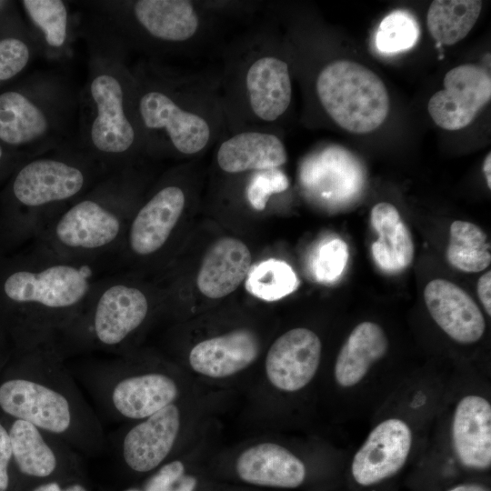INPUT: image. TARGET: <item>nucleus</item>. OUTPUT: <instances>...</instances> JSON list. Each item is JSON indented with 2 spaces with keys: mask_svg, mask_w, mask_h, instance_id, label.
<instances>
[{
  "mask_svg": "<svg viewBox=\"0 0 491 491\" xmlns=\"http://www.w3.org/2000/svg\"><path fill=\"white\" fill-rule=\"evenodd\" d=\"M70 105L61 84L39 76L0 92V143L29 157L40 155L62 130Z\"/></svg>",
  "mask_w": 491,
  "mask_h": 491,
  "instance_id": "6e6552de",
  "label": "nucleus"
},
{
  "mask_svg": "<svg viewBox=\"0 0 491 491\" xmlns=\"http://www.w3.org/2000/svg\"><path fill=\"white\" fill-rule=\"evenodd\" d=\"M99 263L33 246L0 254V326L15 351L57 338L85 305L99 278Z\"/></svg>",
  "mask_w": 491,
  "mask_h": 491,
  "instance_id": "f257e3e1",
  "label": "nucleus"
},
{
  "mask_svg": "<svg viewBox=\"0 0 491 491\" xmlns=\"http://www.w3.org/2000/svg\"><path fill=\"white\" fill-rule=\"evenodd\" d=\"M3 418L21 489L26 481L34 485L56 479L61 471L76 463L75 450L60 438L27 421Z\"/></svg>",
  "mask_w": 491,
  "mask_h": 491,
  "instance_id": "4468645a",
  "label": "nucleus"
},
{
  "mask_svg": "<svg viewBox=\"0 0 491 491\" xmlns=\"http://www.w3.org/2000/svg\"><path fill=\"white\" fill-rule=\"evenodd\" d=\"M299 280L285 261L268 259L251 266L246 278V289L266 301L279 300L297 289Z\"/></svg>",
  "mask_w": 491,
  "mask_h": 491,
  "instance_id": "c85d7f7f",
  "label": "nucleus"
},
{
  "mask_svg": "<svg viewBox=\"0 0 491 491\" xmlns=\"http://www.w3.org/2000/svg\"><path fill=\"white\" fill-rule=\"evenodd\" d=\"M322 344L312 330L296 327L280 336L270 346L266 373L277 389L295 392L314 378L321 359Z\"/></svg>",
  "mask_w": 491,
  "mask_h": 491,
  "instance_id": "a211bd4d",
  "label": "nucleus"
},
{
  "mask_svg": "<svg viewBox=\"0 0 491 491\" xmlns=\"http://www.w3.org/2000/svg\"><path fill=\"white\" fill-rule=\"evenodd\" d=\"M491 154L490 152L486 156L484 163H483V171L486 177V182L488 186V188H491Z\"/></svg>",
  "mask_w": 491,
  "mask_h": 491,
  "instance_id": "79ce46f5",
  "label": "nucleus"
},
{
  "mask_svg": "<svg viewBox=\"0 0 491 491\" xmlns=\"http://www.w3.org/2000/svg\"><path fill=\"white\" fill-rule=\"evenodd\" d=\"M184 466L180 461L171 462L163 466L148 482L145 491H178L174 485L182 477Z\"/></svg>",
  "mask_w": 491,
  "mask_h": 491,
  "instance_id": "c9c22d12",
  "label": "nucleus"
},
{
  "mask_svg": "<svg viewBox=\"0 0 491 491\" xmlns=\"http://www.w3.org/2000/svg\"><path fill=\"white\" fill-rule=\"evenodd\" d=\"M78 376L107 419L138 421L175 403L179 395L169 375L150 370L132 373L124 359L87 364Z\"/></svg>",
  "mask_w": 491,
  "mask_h": 491,
  "instance_id": "1a4fd4ad",
  "label": "nucleus"
},
{
  "mask_svg": "<svg viewBox=\"0 0 491 491\" xmlns=\"http://www.w3.org/2000/svg\"><path fill=\"white\" fill-rule=\"evenodd\" d=\"M6 424L0 416V491H20Z\"/></svg>",
  "mask_w": 491,
  "mask_h": 491,
  "instance_id": "f704fd0d",
  "label": "nucleus"
},
{
  "mask_svg": "<svg viewBox=\"0 0 491 491\" xmlns=\"http://www.w3.org/2000/svg\"><path fill=\"white\" fill-rule=\"evenodd\" d=\"M115 45H94L81 104L84 153L106 172L125 168L131 156L144 149L135 106V75Z\"/></svg>",
  "mask_w": 491,
  "mask_h": 491,
  "instance_id": "20e7f679",
  "label": "nucleus"
},
{
  "mask_svg": "<svg viewBox=\"0 0 491 491\" xmlns=\"http://www.w3.org/2000/svg\"><path fill=\"white\" fill-rule=\"evenodd\" d=\"M27 491H88L85 486L78 481L66 484L60 480L52 479L34 485H30Z\"/></svg>",
  "mask_w": 491,
  "mask_h": 491,
  "instance_id": "4c0bfd02",
  "label": "nucleus"
},
{
  "mask_svg": "<svg viewBox=\"0 0 491 491\" xmlns=\"http://www.w3.org/2000/svg\"><path fill=\"white\" fill-rule=\"evenodd\" d=\"M30 158L25 154L12 150L0 143V185L5 182L15 168Z\"/></svg>",
  "mask_w": 491,
  "mask_h": 491,
  "instance_id": "e433bc0d",
  "label": "nucleus"
},
{
  "mask_svg": "<svg viewBox=\"0 0 491 491\" xmlns=\"http://www.w3.org/2000/svg\"><path fill=\"white\" fill-rule=\"evenodd\" d=\"M447 491H489L483 486L476 484H462L450 488Z\"/></svg>",
  "mask_w": 491,
  "mask_h": 491,
  "instance_id": "a19ab883",
  "label": "nucleus"
},
{
  "mask_svg": "<svg viewBox=\"0 0 491 491\" xmlns=\"http://www.w3.org/2000/svg\"><path fill=\"white\" fill-rule=\"evenodd\" d=\"M150 312V297L136 283L115 275L99 277L77 316L56 341L65 356L93 350L121 353Z\"/></svg>",
  "mask_w": 491,
  "mask_h": 491,
  "instance_id": "0eeeda50",
  "label": "nucleus"
},
{
  "mask_svg": "<svg viewBox=\"0 0 491 491\" xmlns=\"http://www.w3.org/2000/svg\"><path fill=\"white\" fill-rule=\"evenodd\" d=\"M444 89L428 101V113L441 128L449 131L467 126L490 101L491 78L482 67L465 64L450 69Z\"/></svg>",
  "mask_w": 491,
  "mask_h": 491,
  "instance_id": "2eb2a0df",
  "label": "nucleus"
},
{
  "mask_svg": "<svg viewBox=\"0 0 491 491\" xmlns=\"http://www.w3.org/2000/svg\"><path fill=\"white\" fill-rule=\"evenodd\" d=\"M34 54V43L19 17L0 25V86L22 74Z\"/></svg>",
  "mask_w": 491,
  "mask_h": 491,
  "instance_id": "7c9ffc66",
  "label": "nucleus"
},
{
  "mask_svg": "<svg viewBox=\"0 0 491 491\" xmlns=\"http://www.w3.org/2000/svg\"><path fill=\"white\" fill-rule=\"evenodd\" d=\"M418 36L419 26L416 18L406 11L396 10L380 23L376 45L382 53H397L412 48Z\"/></svg>",
  "mask_w": 491,
  "mask_h": 491,
  "instance_id": "2f4dec72",
  "label": "nucleus"
},
{
  "mask_svg": "<svg viewBox=\"0 0 491 491\" xmlns=\"http://www.w3.org/2000/svg\"><path fill=\"white\" fill-rule=\"evenodd\" d=\"M105 173L84 152L40 155L21 163L0 193V254L34 241Z\"/></svg>",
  "mask_w": 491,
  "mask_h": 491,
  "instance_id": "7ed1b4c3",
  "label": "nucleus"
},
{
  "mask_svg": "<svg viewBox=\"0 0 491 491\" xmlns=\"http://www.w3.org/2000/svg\"><path fill=\"white\" fill-rule=\"evenodd\" d=\"M135 114L146 149H164L191 156L213 143L225 107L210 90L160 73L138 71Z\"/></svg>",
  "mask_w": 491,
  "mask_h": 491,
  "instance_id": "39448f33",
  "label": "nucleus"
},
{
  "mask_svg": "<svg viewBox=\"0 0 491 491\" xmlns=\"http://www.w3.org/2000/svg\"><path fill=\"white\" fill-rule=\"evenodd\" d=\"M235 467L243 481L257 486L295 488L306 478L304 463L275 443L247 448L238 456Z\"/></svg>",
  "mask_w": 491,
  "mask_h": 491,
  "instance_id": "b1692460",
  "label": "nucleus"
},
{
  "mask_svg": "<svg viewBox=\"0 0 491 491\" xmlns=\"http://www.w3.org/2000/svg\"><path fill=\"white\" fill-rule=\"evenodd\" d=\"M21 5L45 45L62 49L69 34V13L61 0H23Z\"/></svg>",
  "mask_w": 491,
  "mask_h": 491,
  "instance_id": "c756f323",
  "label": "nucleus"
},
{
  "mask_svg": "<svg viewBox=\"0 0 491 491\" xmlns=\"http://www.w3.org/2000/svg\"><path fill=\"white\" fill-rule=\"evenodd\" d=\"M318 100L340 127L355 134L378 128L389 112L385 84L369 68L352 61L329 63L316 82Z\"/></svg>",
  "mask_w": 491,
  "mask_h": 491,
  "instance_id": "9d476101",
  "label": "nucleus"
},
{
  "mask_svg": "<svg viewBox=\"0 0 491 491\" xmlns=\"http://www.w3.org/2000/svg\"><path fill=\"white\" fill-rule=\"evenodd\" d=\"M477 295L487 315L491 316V271L483 274L477 281Z\"/></svg>",
  "mask_w": 491,
  "mask_h": 491,
  "instance_id": "58836bf2",
  "label": "nucleus"
},
{
  "mask_svg": "<svg viewBox=\"0 0 491 491\" xmlns=\"http://www.w3.org/2000/svg\"><path fill=\"white\" fill-rule=\"evenodd\" d=\"M453 451L461 465L482 470L491 465V405L478 395L456 404L451 425Z\"/></svg>",
  "mask_w": 491,
  "mask_h": 491,
  "instance_id": "aec40b11",
  "label": "nucleus"
},
{
  "mask_svg": "<svg viewBox=\"0 0 491 491\" xmlns=\"http://www.w3.org/2000/svg\"><path fill=\"white\" fill-rule=\"evenodd\" d=\"M481 9L479 0H435L427 11L428 31L437 42L454 45L468 35Z\"/></svg>",
  "mask_w": 491,
  "mask_h": 491,
  "instance_id": "bb28decb",
  "label": "nucleus"
},
{
  "mask_svg": "<svg viewBox=\"0 0 491 491\" xmlns=\"http://www.w3.org/2000/svg\"><path fill=\"white\" fill-rule=\"evenodd\" d=\"M215 159L228 174L279 168L287 161L283 141L274 133L260 129L239 130L223 139Z\"/></svg>",
  "mask_w": 491,
  "mask_h": 491,
  "instance_id": "4be33fe9",
  "label": "nucleus"
},
{
  "mask_svg": "<svg viewBox=\"0 0 491 491\" xmlns=\"http://www.w3.org/2000/svg\"><path fill=\"white\" fill-rule=\"evenodd\" d=\"M370 223L378 236L371 246L376 266L388 274L406 269L414 260L415 246L396 207L386 202L377 203L371 210Z\"/></svg>",
  "mask_w": 491,
  "mask_h": 491,
  "instance_id": "a878e982",
  "label": "nucleus"
},
{
  "mask_svg": "<svg viewBox=\"0 0 491 491\" xmlns=\"http://www.w3.org/2000/svg\"><path fill=\"white\" fill-rule=\"evenodd\" d=\"M186 204L183 188L173 183L159 186L136 207L120 252L133 259L157 256L169 242Z\"/></svg>",
  "mask_w": 491,
  "mask_h": 491,
  "instance_id": "ddd939ff",
  "label": "nucleus"
},
{
  "mask_svg": "<svg viewBox=\"0 0 491 491\" xmlns=\"http://www.w3.org/2000/svg\"><path fill=\"white\" fill-rule=\"evenodd\" d=\"M449 233L446 258L453 267L466 273H476L490 265V244L486 234L478 225L456 220L451 224Z\"/></svg>",
  "mask_w": 491,
  "mask_h": 491,
  "instance_id": "cd10ccee",
  "label": "nucleus"
},
{
  "mask_svg": "<svg viewBox=\"0 0 491 491\" xmlns=\"http://www.w3.org/2000/svg\"><path fill=\"white\" fill-rule=\"evenodd\" d=\"M251 264V252L245 243L234 237H222L203 257L196 277L197 287L209 298L226 296L246 280Z\"/></svg>",
  "mask_w": 491,
  "mask_h": 491,
  "instance_id": "5701e85b",
  "label": "nucleus"
},
{
  "mask_svg": "<svg viewBox=\"0 0 491 491\" xmlns=\"http://www.w3.org/2000/svg\"><path fill=\"white\" fill-rule=\"evenodd\" d=\"M134 185L126 168L104 175L56 215L32 241L58 257L101 261L118 252L135 213Z\"/></svg>",
  "mask_w": 491,
  "mask_h": 491,
  "instance_id": "423d86ee",
  "label": "nucleus"
},
{
  "mask_svg": "<svg viewBox=\"0 0 491 491\" xmlns=\"http://www.w3.org/2000/svg\"><path fill=\"white\" fill-rule=\"evenodd\" d=\"M259 351L256 335L240 328L199 342L191 349L188 361L196 373L222 378L248 367L257 358Z\"/></svg>",
  "mask_w": 491,
  "mask_h": 491,
  "instance_id": "412c9836",
  "label": "nucleus"
},
{
  "mask_svg": "<svg viewBox=\"0 0 491 491\" xmlns=\"http://www.w3.org/2000/svg\"><path fill=\"white\" fill-rule=\"evenodd\" d=\"M288 185L286 175L278 168L256 171L246 189L248 201L256 210H264L269 196L285 191Z\"/></svg>",
  "mask_w": 491,
  "mask_h": 491,
  "instance_id": "72a5a7b5",
  "label": "nucleus"
},
{
  "mask_svg": "<svg viewBox=\"0 0 491 491\" xmlns=\"http://www.w3.org/2000/svg\"><path fill=\"white\" fill-rule=\"evenodd\" d=\"M125 491H139V490H138V489L132 488V489H128V490H125Z\"/></svg>",
  "mask_w": 491,
  "mask_h": 491,
  "instance_id": "37998d69",
  "label": "nucleus"
},
{
  "mask_svg": "<svg viewBox=\"0 0 491 491\" xmlns=\"http://www.w3.org/2000/svg\"><path fill=\"white\" fill-rule=\"evenodd\" d=\"M349 258L348 246L340 238H333L319 248L316 261V276L321 282L336 280L346 268Z\"/></svg>",
  "mask_w": 491,
  "mask_h": 491,
  "instance_id": "473e14b6",
  "label": "nucleus"
},
{
  "mask_svg": "<svg viewBox=\"0 0 491 491\" xmlns=\"http://www.w3.org/2000/svg\"><path fill=\"white\" fill-rule=\"evenodd\" d=\"M13 353V345L4 329L0 326V373L10 360Z\"/></svg>",
  "mask_w": 491,
  "mask_h": 491,
  "instance_id": "ea45409f",
  "label": "nucleus"
},
{
  "mask_svg": "<svg viewBox=\"0 0 491 491\" xmlns=\"http://www.w3.org/2000/svg\"><path fill=\"white\" fill-rule=\"evenodd\" d=\"M112 26L132 37L162 46H175L202 33L198 5L187 0H136L98 3Z\"/></svg>",
  "mask_w": 491,
  "mask_h": 491,
  "instance_id": "9b49d317",
  "label": "nucleus"
},
{
  "mask_svg": "<svg viewBox=\"0 0 491 491\" xmlns=\"http://www.w3.org/2000/svg\"><path fill=\"white\" fill-rule=\"evenodd\" d=\"M387 350V336L378 324L365 321L356 325L336 356L334 367L336 384L343 388L356 386Z\"/></svg>",
  "mask_w": 491,
  "mask_h": 491,
  "instance_id": "393cba45",
  "label": "nucleus"
},
{
  "mask_svg": "<svg viewBox=\"0 0 491 491\" xmlns=\"http://www.w3.org/2000/svg\"><path fill=\"white\" fill-rule=\"evenodd\" d=\"M181 415L173 403L138 420L115 442L125 466L134 472L154 470L169 456L178 437Z\"/></svg>",
  "mask_w": 491,
  "mask_h": 491,
  "instance_id": "dca6fc26",
  "label": "nucleus"
},
{
  "mask_svg": "<svg viewBox=\"0 0 491 491\" xmlns=\"http://www.w3.org/2000/svg\"><path fill=\"white\" fill-rule=\"evenodd\" d=\"M240 105L246 115L264 125L280 119L292 99L288 64L269 47L250 51L238 69Z\"/></svg>",
  "mask_w": 491,
  "mask_h": 491,
  "instance_id": "f8f14e48",
  "label": "nucleus"
},
{
  "mask_svg": "<svg viewBox=\"0 0 491 491\" xmlns=\"http://www.w3.org/2000/svg\"><path fill=\"white\" fill-rule=\"evenodd\" d=\"M424 300L433 320L454 341L469 345L483 336L485 317L460 286L446 279H434L425 287Z\"/></svg>",
  "mask_w": 491,
  "mask_h": 491,
  "instance_id": "6ab92c4d",
  "label": "nucleus"
},
{
  "mask_svg": "<svg viewBox=\"0 0 491 491\" xmlns=\"http://www.w3.org/2000/svg\"><path fill=\"white\" fill-rule=\"evenodd\" d=\"M413 443L410 426L400 418L380 422L355 454L351 473L361 486L379 483L406 464Z\"/></svg>",
  "mask_w": 491,
  "mask_h": 491,
  "instance_id": "f3484780",
  "label": "nucleus"
},
{
  "mask_svg": "<svg viewBox=\"0 0 491 491\" xmlns=\"http://www.w3.org/2000/svg\"><path fill=\"white\" fill-rule=\"evenodd\" d=\"M0 416L27 421L87 455L105 449L98 414L65 365L56 339L15 351L0 373Z\"/></svg>",
  "mask_w": 491,
  "mask_h": 491,
  "instance_id": "f03ea898",
  "label": "nucleus"
}]
</instances>
